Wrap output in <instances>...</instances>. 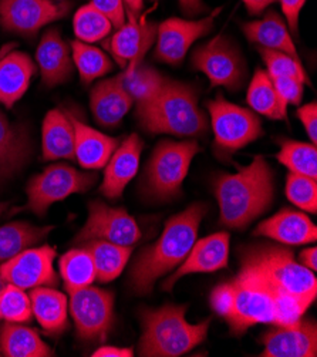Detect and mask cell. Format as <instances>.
Instances as JSON below:
<instances>
[{
	"label": "cell",
	"mask_w": 317,
	"mask_h": 357,
	"mask_svg": "<svg viewBox=\"0 0 317 357\" xmlns=\"http://www.w3.org/2000/svg\"><path fill=\"white\" fill-rule=\"evenodd\" d=\"M239 252L240 261L249 264L279 299L285 326L300 320L317 296L314 272L299 264L284 246L254 245Z\"/></svg>",
	"instance_id": "1"
},
{
	"label": "cell",
	"mask_w": 317,
	"mask_h": 357,
	"mask_svg": "<svg viewBox=\"0 0 317 357\" xmlns=\"http://www.w3.org/2000/svg\"><path fill=\"white\" fill-rule=\"evenodd\" d=\"M210 306L236 335H243L261 324L285 325L279 299L261 275L243 261H240L238 275L218 284L210 294Z\"/></svg>",
	"instance_id": "2"
},
{
	"label": "cell",
	"mask_w": 317,
	"mask_h": 357,
	"mask_svg": "<svg viewBox=\"0 0 317 357\" xmlns=\"http://www.w3.org/2000/svg\"><path fill=\"white\" fill-rule=\"evenodd\" d=\"M221 224L243 231L270 208L275 198V174L262 155L235 174H219L214 183Z\"/></svg>",
	"instance_id": "3"
},
{
	"label": "cell",
	"mask_w": 317,
	"mask_h": 357,
	"mask_svg": "<svg viewBox=\"0 0 317 357\" xmlns=\"http://www.w3.org/2000/svg\"><path fill=\"white\" fill-rule=\"evenodd\" d=\"M208 206L192 204L184 212L172 217L160 239L147 246L137 257L131 269V287L139 295L153 292L155 282L184 262L196 241L199 225Z\"/></svg>",
	"instance_id": "4"
},
{
	"label": "cell",
	"mask_w": 317,
	"mask_h": 357,
	"mask_svg": "<svg viewBox=\"0 0 317 357\" xmlns=\"http://www.w3.org/2000/svg\"><path fill=\"white\" fill-rule=\"evenodd\" d=\"M135 116L147 132L198 138L206 134L208 121L198 105L194 86L167 80L160 94L146 104H137Z\"/></svg>",
	"instance_id": "5"
},
{
	"label": "cell",
	"mask_w": 317,
	"mask_h": 357,
	"mask_svg": "<svg viewBox=\"0 0 317 357\" xmlns=\"http://www.w3.org/2000/svg\"><path fill=\"white\" fill-rule=\"evenodd\" d=\"M185 313L187 306L178 305L141 310L143 336L139 339V356L178 357L201 344L208 336L210 319L192 325Z\"/></svg>",
	"instance_id": "6"
},
{
	"label": "cell",
	"mask_w": 317,
	"mask_h": 357,
	"mask_svg": "<svg viewBox=\"0 0 317 357\" xmlns=\"http://www.w3.org/2000/svg\"><path fill=\"white\" fill-rule=\"evenodd\" d=\"M199 151L201 147L195 139L158 142L144 172L146 194L161 201L177 198L190 165Z\"/></svg>",
	"instance_id": "7"
},
{
	"label": "cell",
	"mask_w": 317,
	"mask_h": 357,
	"mask_svg": "<svg viewBox=\"0 0 317 357\" xmlns=\"http://www.w3.org/2000/svg\"><path fill=\"white\" fill-rule=\"evenodd\" d=\"M214 131V151L224 161L263 135L261 119L252 110L229 102L222 94L206 102Z\"/></svg>",
	"instance_id": "8"
},
{
	"label": "cell",
	"mask_w": 317,
	"mask_h": 357,
	"mask_svg": "<svg viewBox=\"0 0 317 357\" xmlns=\"http://www.w3.org/2000/svg\"><path fill=\"white\" fill-rule=\"evenodd\" d=\"M97 181V172H82L72 165L53 164L29 181L26 188L27 204L23 209L43 217L54 202L73 194L87 192Z\"/></svg>",
	"instance_id": "9"
},
{
	"label": "cell",
	"mask_w": 317,
	"mask_h": 357,
	"mask_svg": "<svg viewBox=\"0 0 317 357\" xmlns=\"http://www.w3.org/2000/svg\"><path fill=\"white\" fill-rule=\"evenodd\" d=\"M191 63L208 77L210 87H225L232 93L242 89L248 76L242 53L225 34L217 36L194 50Z\"/></svg>",
	"instance_id": "10"
},
{
	"label": "cell",
	"mask_w": 317,
	"mask_h": 357,
	"mask_svg": "<svg viewBox=\"0 0 317 357\" xmlns=\"http://www.w3.org/2000/svg\"><path fill=\"white\" fill-rule=\"evenodd\" d=\"M70 314L77 335L86 342L107 339L114 324V295L110 291L87 287L68 292Z\"/></svg>",
	"instance_id": "11"
},
{
	"label": "cell",
	"mask_w": 317,
	"mask_h": 357,
	"mask_svg": "<svg viewBox=\"0 0 317 357\" xmlns=\"http://www.w3.org/2000/svg\"><path fill=\"white\" fill-rule=\"evenodd\" d=\"M72 8V0H0V26L30 38L42 27L64 19Z\"/></svg>",
	"instance_id": "12"
},
{
	"label": "cell",
	"mask_w": 317,
	"mask_h": 357,
	"mask_svg": "<svg viewBox=\"0 0 317 357\" xmlns=\"http://www.w3.org/2000/svg\"><path fill=\"white\" fill-rule=\"evenodd\" d=\"M139 239L141 229L125 209L94 201L88 205L87 222L75 238V243L105 241L121 246H132Z\"/></svg>",
	"instance_id": "13"
},
{
	"label": "cell",
	"mask_w": 317,
	"mask_h": 357,
	"mask_svg": "<svg viewBox=\"0 0 317 357\" xmlns=\"http://www.w3.org/2000/svg\"><path fill=\"white\" fill-rule=\"evenodd\" d=\"M56 248L43 245L27 248L9 261L0 264V276L15 287L27 291L39 287H56L59 275L53 266Z\"/></svg>",
	"instance_id": "14"
},
{
	"label": "cell",
	"mask_w": 317,
	"mask_h": 357,
	"mask_svg": "<svg viewBox=\"0 0 317 357\" xmlns=\"http://www.w3.org/2000/svg\"><path fill=\"white\" fill-rule=\"evenodd\" d=\"M219 9L201 20H184L171 17L158 26L157 31V60L167 64H180L191 46L214 29V19Z\"/></svg>",
	"instance_id": "15"
},
{
	"label": "cell",
	"mask_w": 317,
	"mask_h": 357,
	"mask_svg": "<svg viewBox=\"0 0 317 357\" xmlns=\"http://www.w3.org/2000/svg\"><path fill=\"white\" fill-rule=\"evenodd\" d=\"M125 23L111 36L109 50L124 73H131L146 57L157 40L158 26L153 22L139 20L135 13L125 10Z\"/></svg>",
	"instance_id": "16"
},
{
	"label": "cell",
	"mask_w": 317,
	"mask_h": 357,
	"mask_svg": "<svg viewBox=\"0 0 317 357\" xmlns=\"http://www.w3.org/2000/svg\"><path fill=\"white\" fill-rule=\"evenodd\" d=\"M263 357H316L317 325L313 319H300L289 326H275L262 336Z\"/></svg>",
	"instance_id": "17"
},
{
	"label": "cell",
	"mask_w": 317,
	"mask_h": 357,
	"mask_svg": "<svg viewBox=\"0 0 317 357\" xmlns=\"http://www.w3.org/2000/svg\"><path fill=\"white\" fill-rule=\"evenodd\" d=\"M229 234L217 232L203 239L195 241L190 254L172 276L164 284V291H171L178 279L194 273H210L228 266Z\"/></svg>",
	"instance_id": "18"
},
{
	"label": "cell",
	"mask_w": 317,
	"mask_h": 357,
	"mask_svg": "<svg viewBox=\"0 0 317 357\" xmlns=\"http://www.w3.org/2000/svg\"><path fill=\"white\" fill-rule=\"evenodd\" d=\"M144 142L137 134L128 135L105 164L104 180L100 191L109 199H118L125 187L137 175Z\"/></svg>",
	"instance_id": "19"
},
{
	"label": "cell",
	"mask_w": 317,
	"mask_h": 357,
	"mask_svg": "<svg viewBox=\"0 0 317 357\" xmlns=\"http://www.w3.org/2000/svg\"><path fill=\"white\" fill-rule=\"evenodd\" d=\"M38 67L23 52H13L12 45L0 52V102L6 109L12 107L26 94Z\"/></svg>",
	"instance_id": "20"
},
{
	"label": "cell",
	"mask_w": 317,
	"mask_h": 357,
	"mask_svg": "<svg viewBox=\"0 0 317 357\" xmlns=\"http://www.w3.org/2000/svg\"><path fill=\"white\" fill-rule=\"evenodd\" d=\"M134 100L123 87L120 75L97 83L90 93V109L101 127L117 128Z\"/></svg>",
	"instance_id": "21"
},
{
	"label": "cell",
	"mask_w": 317,
	"mask_h": 357,
	"mask_svg": "<svg viewBox=\"0 0 317 357\" xmlns=\"http://www.w3.org/2000/svg\"><path fill=\"white\" fill-rule=\"evenodd\" d=\"M254 235L296 246L316 242L317 228L306 213L288 208L261 222Z\"/></svg>",
	"instance_id": "22"
},
{
	"label": "cell",
	"mask_w": 317,
	"mask_h": 357,
	"mask_svg": "<svg viewBox=\"0 0 317 357\" xmlns=\"http://www.w3.org/2000/svg\"><path fill=\"white\" fill-rule=\"evenodd\" d=\"M36 63L42 82L47 87L63 84L73 76V59L70 57V49L59 30L52 29L43 34L36 50Z\"/></svg>",
	"instance_id": "23"
},
{
	"label": "cell",
	"mask_w": 317,
	"mask_h": 357,
	"mask_svg": "<svg viewBox=\"0 0 317 357\" xmlns=\"http://www.w3.org/2000/svg\"><path fill=\"white\" fill-rule=\"evenodd\" d=\"M72 121L75 126V160L84 169L104 168L120 146V139L88 127L75 116H72Z\"/></svg>",
	"instance_id": "24"
},
{
	"label": "cell",
	"mask_w": 317,
	"mask_h": 357,
	"mask_svg": "<svg viewBox=\"0 0 317 357\" xmlns=\"http://www.w3.org/2000/svg\"><path fill=\"white\" fill-rule=\"evenodd\" d=\"M42 151L47 161L75 160V126L72 114L50 110L42 126Z\"/></svg>",
	"instance_id": "25"
},
{
	"label": "cell",
	"mask_w": 317,
	"mask_h": 357,
	"mask_svg": "<svg viewBox=\"0 0 317 357\" xmlns=\"http://www.w3.org/2000/svg\"><path fill=\"white\" fill-rule=\"evenodd\" d=\"M242 31L258 47L276 50L299 59L286 22L275 10H269L263 19L242 24Z\"/></svg>",
	"instance_id": "26"
},
{
	"label": "cell",
	"mask_w": 317,
	"mask_h": 357,
	"mask_svg": "<svg viewBox=\"0 0 317 357\" xmlns=\"http://www.w3.org/2000/svg\"><path fill=\"white\" fill-rule=\"evenodd\" d=\"M29 296L33 316L36 317L45 333L49 336L61 335L67 329V296L52 287L33 288Z\"/></svg>",
	"instance_id": "27"
},
{
	"label": "cell",
	"mask_w": 317,
	"mask_h": 357,
	"mask_svg": "<svg viewBox=\"0 0 317 357\" xmlns=\"http://www.w3.org/2000/svg\"><path fill=\"white\" fill-rule=\"evenodd\" d=\"M0 354L6 357H50L53 350L36 331L20 324L6 322L0 329Z\"/></svg>",
	"instance_id": "28"
},
{
	"label": "cell",
	"mask_w": 317,
	"mask_h": 357,
	"mask_svg": "<svg viewBox=\"0 0 317 357\" xmlns=\"http://www.w3.org/2000/svg\"><path fill=\"white\" fill-rule=\"evenodd\" d=\"M86 248L93 257L97 280L101 283H107L118 278L132 252V246H121L105 241L87 242Z\"/></svg>",
	"instance_id": "29"
},
{
	"label": "cell",
	"mask_w": 317,
	"mask_h": 357,
	"mask_svg": "<svg viewBox=\"0 0 317 357\" xmlns=\"http://www.w3.org/2000/svg\"><path fill=\"white\" fill-rule=\"evenodd\" d=\"M53 231V227H34L27 222H12L0 227V264H3L42 242Z\"/></svg>",
	"instance_id": "30"
},
{
	"label": "cell",
	"mask_w": 317,
	"mask_h": 357,
	"mask_svg": "<svg viewBox=\"0 0 317 357\" xmlns=\"http://www.w3.org/2000/svg\"><path fill=\"white\" fill-rule=\"evenodd\" d=\"M60 275L67 294L91 287L97 280V273L88 249L77 248L65 252L60 258Z\"/></svg>",
	"instance_id": "31"
},
{
	"label": "cell",
	"mask_w": 317,
	"mask_h": 357,
	"mask_svg": "<svg viewBox=\"0 0 317 357\" xmlns=\"http://www.w3.org/2000/svg\"><path fill=\"white\" fill-rule=\"evenodd\" d=\"M120 79L123 87L137 104H146L154 100L167 82L158 70L143 63L128 75L123 71Z\"/></svg>",
	"instance_id": "32"
},
{
	"label": "cell",
	"mask_w": 317,
	"mask_h": 357,
	"mask_svg": "<svg viewBox=\"0 0 317 357\" xmlns=\"http://www.w3.org/2000/svg\"><path fill=\"white\" fill-rule=\"evenodd\" d=\"M280 151L277 161L285 165L291 172L317 178V150L314 144L300 142L291 138L279 139Z\"/></svg>",
	"instance_id": "33"
},
{
	"label": "cell",
	"mask_w": 317,
	"mask_h": 357,
	"mask_svg": "<svg viewBox=\"0 0 317 357\" xmlns=\"http://www.w3.org/2000/svg\"><path fill=\"white\" fill-rule=\"evenodd\" d=\"M72 59L84 84H90L113 70V61L107 54L98 47L80 40L72 43Z\"/></svg>",
	"instance_id": "34"
},
{
	"label": "cell",
	"mask_w": 317,
	"mask_h": 357,
	"mask_svg": "<svg viewBox=\"0 0 317 357\" xmlns=\"http://www.w3.org/2000/svg\"><path fill=\"white\" fill-rule=\"evenodd\" d=\"M246 101L254 113L268 117L270 120H284L279 112V104L276 91L269 77L268 71L258 68L252 77V82L248 87V94H246Z\"/></svg>",
	"instance_id": "35"
},
{
	"label": "cell",
	"mask_w": 317,
	"mask_h": 357,
	"mask_svg": "<svg viewBox=\"0 0 317 357\" xmlns=\"http://www.w3.org/2000/svg\"><path fill=\"white\" fill-rule=\"evenodd\" d=\"M111 27V22L101 15L91 3L82 6L73 19V29L77 40L88 45L107 38Z\"/></svg>",
	"instance_id": "36"
},
{
	"label": "cell",
	"mask_w": 317,
	"mask_h": 357,
	"mask_svg": "<svg viewBox=\"0 0 317 357\" xmlns=\"http://www.w3.org/2000/svg\"><path fill=\"white\" fill-rule=\"evenodd\" d=\"M33 317L30 296L12 283H6L0 294V320L10 324H27Z\"/></svg>",
	"instance_id": "37"
},
{
	"label": "cell",
	"mask_w": 317,
	"mask_h": 357,
	"mask_svg": "<svg viewBox=\"0 0 317 357\" xmlns=\"http://www.w3.org/2000/svg\"><path fill=\"white\" fill-rule=\"evenodd\" d=\"M258 52L266 64L268 75L270 79L289 77V79H296L303 84L306 83L310 84V79L306 75V71L300 63V59H296L291 54L281 53V52L263 49V47H258Z\"/></svg>",
	"instance_id": "38"
},
{
	"label": "cell",
	"mask_w": 317,
	"mask_h": 357,
	"mask_svg": "<svg viewBox=\"0 0 317 357\" xmlns=\"http://www.w3.org/2000/svg\"><path fill=\"white\" fill-rule=\"evenodd\" d=\"M285 191L293 205L310 213L317 212V183L314 178L289 172Z\"/></svg>",
	"instance_id": "39"
},
{
	"label": "cell",
	"mask_w": 317,
	"mask_h": 357,
	"mask_svg": "<svg viewBox=\"0 0 317 357\" xmlns=\"http://www.w3.org/2000/svg\"><path fill=\"white\" fill-rule=\"evenodd\" d=\"M0 147L29 161L31 155V141L26 130L13 126L0 110Z\"/></svg>",
	"instance_id": "40"
},
{
	"label": "cell",
	"mask_w": 317,
	"mask_h": 357,
	"mask_svg": "<svg viewBox=\"0 0 317 357\" xmlns=\"http://www.w3.org/2000/svg\"><path fill=\"white\" fill-rule=\"evenodd\" d=\"M277 104H279V112L284 120L288 117V105L293 104L297 105L302 102L303 98V83L296 79L289 77H275L272 79Z\"/></svg>",
	"instance_id": "41"
},
{
	"label": "cell",
	"mask_w": 317,
	"mask_h": 357,
	"mask_svg": "<svg viewBox=\"0 0 317 357\" xmlns=\"http://www.w3.org/2000/svg\"><path fill=\"white\" fill-rule=\"evenodd\" d=\"M91 5L105 17L111 24L118 29L125 23V8L123 0H91Z\"/></svg>",
	"instance_id": "42"
},
{
	"label": "cell",
	"mask_w": 317,
	"mask_h": 357,
	"mask_svg": "<svg viewBox=\"0 0 317 357\" xmlns=\"http://www.w3.org/2000/svg\"><path fill=\"white\" fill-rule=\"evenodd\" d=\"M296 116L302 121V124L306 130V134L309 135V138L311 141V144L316 146V142H317V104H316V101L299 107L296 112Z\"/></svg>",
	"instance_id": "43"
},
{
	"label": "cell",
	"mask_w": 317,
	"mask_h": 357,
	"mask_svg": "<svg viewBox=\"0 0 317 357\" xmlns=\"http://www.w3.org/2000/svg\"><path fill=\"white\" fill-rule=\"evenodd\" d=\"M27 164L26 160L9 153L8 150L0 147V183L6 181L8 178L13 176Z\"/></svg>",
	"instance_id": "44"
},
{
	"label": "cell",
	"mask_w": 317,
	"mask_h": 357,
	"mask_svg": "<svg viewBox=\"0 0 317 357\" xmlns=\"http://www.w3.org/2000/svg\"><path fill=\"white\" fill-rule=\"evenodd\" d=\"M281 6V12H284L288 27L293 34H299V16L300 12L306 3V0H279Z\"/></svg>",
	"instance_id": "45"
},
{
	"label": "cell",
	"mask_w": 317,
	"mask_h": 357,
	"mask_svg": "<svg viewBox=\"0 0 317 357\" xmlns=\"http://www.w3.org/2000/svg\"><path fill=\"white\" fill-rule=\"evenodd\" d=\"M132 349H120L114 346H102L93 353V357H132Z\"/></svg>",
	"instance_id": "46"
},
{
	"label": "cell",
	"mask_w": 317,
	"mask_h": 357,
	"mask_svg": "<svg viewBox=\"0 0 317 357\" xmlns=\"http://www.w3.org/2000/svg\"><path fill=\"white\" fill-rule=\"evenodd\" d=\"M178 2L187 16H196L206 12V6L203 5L202 0H178Z\"/></svg>",
	"instance_id": "47"
},
{
	"label": "cell",
	"mask_w": 317,
	"mask_h": 357,
	"mask_svg": "<svg viewBox=\"0 0 317 357\" xmlns=\"http://www.w3.org/2000/svg\"><path fill=\"white\" fill-rule=\"evenodd\" d=\"M299 261L303 266L316 272L317 271V249L314 246L303 249L299 255Z\"/></svg>",
	"instance_id": "48"
},
{
	"label": "cell",
	"mask_w": 317,
	"mask_h": 357,
	"mask_svg": "<svg viewBox=\"0 0 317 357\" xmlns=\"http://www.w3.org/2000/svg\"><path fill=\"white\" fill-rule=\"evenodd\" d=\"M246 9L254 16H259L266 8H269L276 0H242Z\"/></svg>",
	"instance_id": "49"
},
{
	"label": "cell",
	"mask_w": 317,
	"mask_h": 357,
	"mask_svg": "<svg viewBox=\"0 0 317 357\" xmlns=\"http://www.w3.org/2000/svg\"><path fill=\"white\" fill-rule=\"evenodd\" d=\"M124 5H127V9L131 10L132 13L138 15L141 10H143V0H123Z\"/></svg>",
	"instance_id": "50"
},
{
	"label": "cell",
	"mask_w": 317,
	"mask_h": 357,
	"mask_svg": "<svg viewBox=\"0 0 317 357\" xmlns=\"http://www.w3.org/2000/svg\"><path fill=\"white\" fill-rule=\"evenodd\" d=\"M5 284H6V282L2 279V276H0V294H2V291H3V288H5Z\"/></svg>",
	"instance_id": "51"
},
{
	"label": "cell",
	"mask_w": 317,
	"mask_h": 357,
	"mask_svg": "<svg viewBox=\"0 0 317 357\" xmlns=\"http://www.w3.org/2000/svg\"><path fill=\"white\" fill-rule=\"evenodd\" d=\"M5 208H6V204H0V213L5 211Z\"/></svg>",
	"instance_id": "52"
}]
</instances>
